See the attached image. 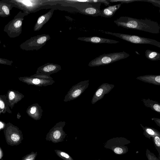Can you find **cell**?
Returning a JSON list of instances; mask_svg holds the SVG:
<instances>
[{
    "instance_id": "obj_3",
    "label": "cell",
    "mask_w": 160,
    "mask_h": 160,
    "mask_svg": "<svg viewBox=\"0 0 160 160\" xmlns=\"http://www.w3.org/2000/svg\"><path fill=\"white\" fill-rule=\"evenodd\" d=\"M130 56L124 51L104 54L92 60L88 65L90 67L105 65L127 58Z\"/></svg>"
},
{
    "instance_id": "obj_16",
    "label": "cell",
    "mask_w": 160,
    "mask_h": 160,
    "mask_svg": "<svg viewBox=\"0 0 160 160\" xmlns=\"http://www.w3.org/2000/svg\"><path fill=\"white\" fill-rule=\"evenodd\" d=\"M26 81L29 84L41 87L52 85L55 82L52 79H42L32 77L27 78Z\"/></svg>"
},
{
    "instance_id": "obj_11",
    "label": "cell",
    "mask_w": 160,
    "mask_h": 160,
    "mask_svg": "<svg viewBox=\"0 0 160 160\" xmlns=\"http://www.w3.org/2000/svg\"><path fill=\"white\" fill-rule=\"evenodd\" d=\"M5 140L7 143L11 146L18 145L23 140L22 133L18 131L8 130L5 132Z\"/></svg>"
},
{
    "instance_id": "obj_29",
    "label": "cell",
    "mask_w": 160,
    "mask_h": 160,
    "mask_svg": "<svg viewBox=\"0 0 160 160\" xmlns=\"http://www.w3.org/2000/svg\"><path fill=\"white\" fill-rule=\"evenodd\" d=\"M13 62L12 60L0 58V64L11 65Z\"/></svg>"
},
{
    "instance_id": "obj_26",
    "label": "cell",
    "mask_w": 160,
    "mask_h": 160,
    "mask_svg": "<svg viewBox=\"0 0 160 160\" xmlns=\"http://www.w3.org/2000/svg\"><path fill=\"white\" fill-rule=\"evenodd\" d=\"M37 154V152H32L22 157L21 160H35Z\"/></svg>"
},
{
    "instance_id": "obj_34",
    "label": "cell",
    "mask_w": 160,
    "mask_h": 160,
    "mask_svg": "<svg viewBox=\"0 0 160 160\" xmlns=\"http://www.w3.org/2000/svg\"><path fill=\"white\" fill-rule=\"evenodd\" d=\"M3 156V152L0 147V159H1Z\"/></svg>"
},
{
    "instance_id": "obj_5",
    "label": "cell",
    "mask_w": 160,
    "mask_h": 160,
    "mask_svg": "<svg viewBox=\"0 0 160 160\" xmlns=\"http://www.w3.org/2000/svg\"><path fill=\"white\" fill-rule=\"evenodd\" d=\"M130 143L129 140L124 137L113 138L108 140L104 147L112 150L116 154L123 155L128 152V147L126 145Z\"/></svg>"
},
{
    "instance_id": "obj_13",
    "label": "cell",
    "mask_w": 160,
    "mask_h": 160,
    "mask_svg": "<svg viewBox=\"0 0 160 160\" xmlns=\"http://www.w3.org/2000/svg\"><path fill=\"white\" fill-rule=\"evenodd\" d=\"M78 40L93 43L114 44L120 42L115 40L96 36L79 37Z\"/></svg>"
},
{
    "instance_id": "obj_19",
    "label": "cell",
    "mask_w": 160,
    "mask_h": 160,
    "mask_svg": "<svg viewBox=\"0 0 160 160\" xmlns=\"http://www.w3.org/2000/svg\"><path fill=\"white\" fill-rule=\"evenodd\" d=\"M29 111L32 117L35 120L40 119L42 116L43 110L41 106L38 103H35L31 107Z\"/></svg>"
},
{
    "instance_id": "obj_37",
    "label": "cell",
    "mask_w": 160,
    "mask_h": 160,
    "mask_svg": "<svg viewBox=\"0 0 160 160\" xmlns=\"http://www.w3.org/2000/svg\"><path fill=\"white\" fill-rule=\"evenodd\" d=\"M98 160H100V159H98Z\"/></svg>"
},
{
    "instance_id": "obj_32",
    "label": "cell",
    "mask_w": 160,
    "mask_h": 160,
    "mask_svg": "<svg viewBox=\"0 0 160 160\" xmlns=\"http://www.w3.org/2000/svg\"><path fill=\"white\" fill-rule=\"evenodd\" d=\"M152 120L154 121L156 124L159 127H160V120L159 118H152Z\"/></svg>"
},
{
    "instance_id": "obj_7",
    "label": "cell",
    "mask_w": 160,
    "mask_h": 160,
    "mask_svg": "<svg viewBox=\"0 0 160 160\" xmlns=\"http://www.w3.org/2000/svg\"><path fill=\"white\" fill-rule=\"evenodd\" d=\"M66 124L65 121H60L56 123L47 134L46 140L54 143L63 141L67 135L63 130Z\"/></svg>"
},
{
    "instance_id": "obj_4",
    "label": "cell",
    "mask_w": 160,
    "mask_h": 160,
    "mask_svg": "<svg viewBox=\"0 0 160 160\" xmlns=\"http://www.w3.org/2000/svg\"><path fill=\"white\" fill-rule=\"evenodd\" d=\"M50 38L48 34L38 35L32 37L22 42L19 45V47L23 50H38L44 46Z\"/></svg>"
},
{
    "instance_id": "obj_24",
    "label": "cell",
    "mask_w": 160,
    "mask_h": 160,
    "mask_svg": "<svg viewBox=\"0 0 160 160\" xmlns=\"http://www.w3.org/2000/svg\"><path fill=\"white\" fill-rule=\"evenodd\" d=\"M152 138L155 147L158 153V158H160V137L155 136Z\"/></svg>"
},
{
    "instance_id": "obj_38",
    "label": "cell",
    "mask_w": 160,
    "mask_h": 160,
    "mask_svg": "<svg viewBox=\"0 0 160 160\" xmlns=\"http://www.w3.org/2000/svg\"></svg>"
},
{
    "instance_id": "obj_18",
    "label": "cell",
    "mask_w": 160,
    "mask_h": 160,
    "mask_svg": "<svg viewBox=\"0 0 160 160\" xmlns=\"http://www.w3.org/2000/svg\"><path fill=\"white\" fill-rule=\"evenodd\" d=\"M136 79L143 82L160 85V75H148L138 77Z\"/></svg>"
},
{
    "instance_id": "obj_17",
    "label": "cell",
    "mask_w": 160,
    "mask_h": 160,
    "mask_svg": "<svg viewBox=\"0 0 160 160\" xmlns=\"http://www.w3.org/2000/svg\"><path fill=\"white\" fill-rule=\"evenodd\" d=\"M121 3L116 5L110 6L105 8L100 12V16L102 17L109 18L113 16L116 12L120 8Z\"/></svg>"
},
{
    "instance_id": "obj_8",
    "label": "cell",
    "mask_w": 160,
    "mask_h": 160,
    "mask_svg": "<svg viewBox=\"0 0 160 160\" xmlns=\"http://www.w3.org/2000/svg\"><path fill=\"white\" fill-rule=\"evenodd\" d=\"M14 7L28 14L39 10L40 1L32 0H10Z\"/></svg>"
},
{
    "instance_id": "obj_22",
    "label": "cell",
    "mask_w": 160,
    "mask_h": 160,
    "mask_svg": "<svg viewBox=\"0 0 160 160\" xmlns=\"http://www.w3.org/2000/svg\"><path fill=\"white\" fill-rule=\"evenodd\" d=\"M146 57L150 60L154 61L160 60V53L156 51L149 49L145 52Z\"/></svg>"
},
{
    "instance_id": "obj_28",
    "label": "cell",
    "mask_w": 160,
    "mask_h": 160,
    "mask_svg": "<svg viewBox=\"0 0 160 160\" xmlns=\"http://www.w3.org/2000/svg\"><path fill=\"white\" fill-rule=\"evenodd\" d=\"M110 2H120L121 4L123 3H128L134 2L144 1L145 0H108Z\"/></svg>"
},
{
    "instance_id": "obj_33",
    "label": "cell",
    "mask_w": 160,
    "mask_h": 160,
    "mask_svg": "<svg viewBox=\"0 0 160 160\" xmlns=\"http://www.w3.org/2000/svg\"><path fill=\"white\" fill-rule=\"evenodd\" d=\"M5 106V105L3 101H0V107L1 108H3Z\"/></svg>"
},
{
    "instance_id": "obj_27",
    "label": "cell",
    "mask_w": 160,
    "mask_h": 160,
    "mask_svg": "<svg viewBox=\"0 0 160 160\" xmlns=\"http://www.w3.org/2000/svg\"><path fill=\"white\" fill-rule=\"evenodd\" d=\"M146 155L148 160H160V158L157 157L152 152L150 151L148 149H147Z\"/></svg>"
},
{
    "instance_id": "obj_1",
    "label": "cell",
    "mask_w": 160,
    "mask_h": 160,
    "mask_svg": "<svg viewBox=\"0 0 160 160\" xmlns=\"http://www.w3.org/2000/svg\"><path fill=\"white\" fill-rule=\"evenodd\" d=\"M114 22L118 26L127 29L143 31L152 33L160 32V25L158 22L145 18L138 19L132 17L122 16Z\"/></svg>"
},
{
    "instance_id": "obj_15",
    "label": "cell",
    "mask_w": 160,
    "mask_h": 160,
    "mask_svg": "<svg viewBox=\"0 0 160 160\" xmlns=\"http://www.w3.org/2000/svg\"><path fill=\"white\" fill-rule=\"evenodd\" d=\"M14 8L10 0H0V17L5 18L10 16V11Z\"/></svg>"
},
{
    "instance_id": "obj_12",
    "label": "cell",
    "mask_w": 160,
    "mask_h": 160,
    "mask_svg": "<svg viewBox=\"0 0 160 160\" xmlns=\"http://www.w3.org/2000/svg\"><path fill=\"white\" fill-rule=\"evenodd\" d=\"M61 69V66L59 65L48 62L39 67L36 73H40L50 75L57 72Z\"/></svg>"
},
{
    "instance_id": "obj_30",
    "label": "cell",
    "mask_w": 160,
    "mask_h": 160,
    "mask_svg": "<svg viewBox=\"0 0 160 160\" xmlns=\"http://www.w3.org/2000/svg\"><path fill=\"white\" fill-rule=\"evenodd\" d=\"M146 2H150L154 5L160 8V1L159 0H146Z\"/></svg>"
},
{
    "instance_id": "obj_20",
    "label": "cell",
    "mask_w": 160,
    "mask_h": 160,
    "mask_svg": "<svg viewBox=\"0 0 160 160\" xmlns=\"http://www.w3.org/2000/svg\"><path fill=\"white\" fill-rule=\"evenodd\" d=\"M140 126L143 130V134L147 138L150 139L151 138L155 136L160 137V132L156 129L148 127H144L141 124Z\"/></svg>"
},
{
    "instance_id": "obj_6",
    "label": "cell",
    "mask_w": 160,
    "mask_h": 160,
    "mask_svg": "<svg viewBox=\"0 0 160 160\" xmlns=\"http://www.w3.org/2000/svg\"><path fill=\"white\" fill-rule=\"evenodd\" d=\"M104 32L106 34L115 36L131 43L138 44H149L160 48V42L154 39L135 35L106 31Z\"/></svg>"
},
{
    "instance_id": "obj_25",
    "label": "cell",
    "mask_w": 160,
    "mask_h": 160,
    "mask_svg": "<svg viewBox=\"0 0 160 160\" xmlns=\"http://www.w3.org/2000/svg\"><path fill=\"white\" fill-rule=\"evenodd\" d=\"M32 78H36L42 79H52L53 78L50 75L40 73H36V74L31 76Z\"/></svg>"
},
{
    "instance_id": "obj_2",
    "label": "cell",
    "mask_w": 160,
    "mask_h": 160,
    "mask_svg": "<svg viewBox=\"0 0 160 160\" xmlns=\"http://www.w3.org/2000/svg\"><path fill=\"white\" fill-rule=\"evenodd\" d=\"M28 14L19 11L4 27L3 31L11 38L19 36L22 33L23 21L24 17Z\"/></svg>"
},
{
    "instance_id": "obj_14",
    "label": "cell",
    "mask_w": 160,
    "mask_h": 160,
    "mask_svg": "<svg viewBox=\"0 0 160 160\" xmlns=\"http://www.w3.org/2000/svg\"><path fill=\"white\" fill-rule=\"evenodd\" d=\"M55 10V8H52L48 12L38 18L34 27V31L39 30L49 21L52 17Z\"/></svg>"
},
{
    "instance_id": "obj_23",
    "label": "cell",
    "mask_w": 160,
    "mask_h": 160,
    "mask_svg": "<svg viewBox=\"0 0 160 160\" xmlns=\"http://www.w3.org/2000/svg\"><path fill=\"white\" fill-rule=\"evenodd\" d=\"M54 151L58 156L64 160H74L69 154L64 151L58 149L54 150Z\"/></svg>"
},
{
    "instance_id": "obj_31",
    "label": "cell",
    "mask_w": 160,
    "mask_h": 160,
    "mask_svg": "<svg viewBox=\"0 0 160 160\" xmlns=\"http://www.w3.org/2000/svg\"><path fill=\"white\" fill-rule=\"evenodd\" d=\"M15 95L14 92L13 91H11L9 94V98L10 100H12L15 98Z\"/></svg>"
},
{
    "instance_id": "obj_36",
    "label": "cell",
    "mask_w": 160,
    "mask_h": 160,
    "mask_svg": "<svg viewBox=\"0 0 160 160\" xmlns=\"http://www.w3.org/2000/svg\"><path fill=\"white\" fill-rule=\"evenodd\" d=\"M1 43V40H0V44Z\"/></svg>"
},
{
    "instance_id": "obj_10",
    "label": "cell",
    "mask_w": 160,
    "mask_h": 160,
    "mask_svg": "<svg viewBox=\"0 0 160 160\" xmlns=\"http://www.w3.org/2000/svg\"><path fill=\"white\" fill-rule=\"evenodd\" d=\"M114 87L113 85L107 83L102 84L94 93L91 101L92 104H94L102 99L105 95L109 92Z\"/></svg>"
},
{
    "instance_id": "obj_35",
    "label": "cell",
    "mask_w": 160,
    "mask_h": 160,
    "mask_svg": "<svg viewBox=\"0 0 160 160\" xmlns=\"http://www.w3.org/2000/svg\"><path fill=\"white\" fill-rule=\"evenodd\" d=\"M2 127V123L0 122V128Z\"/></svg>"
},
{
    "instance_id": "obj_9",
    "label": "cell",
    "mask_w": 160,
    "mask_h": 160,
    "mask_svg": "<svg viewBox=\"0 0 160 160\" xmlns=\"http://www.w3.org/2000/svg\"><path fill=\"white\" fill-rule=\"evenodd\" d=\"M89 82V80L82 81L73 86L65 96L63 101H70L80 97L88 87Z\"/></svg>"
},
{
    "instance_id": "obj_21",
    "label": "cell",
    "mask_w": 160,
    "mask_h": 160,
    "mask_svg": "<svg viewBox=\"0 0 160 160\" xmlns=\"http://www.w3.org/2000/svg\"><path fill=\"white\" fill-rule=\"evenodd\" d=\"M145 106L148 107L159 113H160V105L157 102L149 99H143L142 100Z\"/></svg>"
}]
</instances>
